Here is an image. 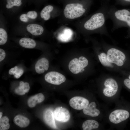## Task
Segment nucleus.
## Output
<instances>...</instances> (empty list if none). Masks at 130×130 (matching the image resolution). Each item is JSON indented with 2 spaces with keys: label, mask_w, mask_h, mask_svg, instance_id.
I'll return each mask as SVG.
<instances>
[{
  "label": "nucleus",
  "mask_w": 130,
  "mask_h": 130,
  "mask_svg": "<svg viewBox=\"0 0 130 130\" xmlns=\"http://www.w3.org/2000/svg\"><path fill=\"white\" fill-rule=\"evenodd\" d=\"M96 102H93L89 103L88 105L83 109L84 114L92 117H100L102 116V111L100 108L97 107Z\"/></svg>",
  "instance_id": "obj_10"
},
{
  "label": "nucleus",
  "mask_w": 130,
  "mask_h": 130,
  "mask_svg": "<svg viewBox=\"0 0 130 130\" xmlns=\"http://www.w3.org/2000/svg\"><path fill=\"white\" fill-rule=\"evenodd\" d=\"M99 59L101 64L103 66L110 67H113V66L108 60L107 55L104 53H102L98 55Z\"/></svg>",
  "instance_id": "obj_22"
},
{
  "label": "nucleus",
  "mask_w": 130,
  "mask_h": 130,
  "mask_svg": "<svg viewBox=\"0 0 130 130\" xmlns=\"http://www.w3.org/2000/svg\"><path fill=\"white\" fill-rule=\"evenodd\" d=\"M13 122L16 125L21 128H25L28 126L30 121L27 117L20 115L16 116L13 119Z\"/></svg>",
  "instance_id": "obj_17"
},
{
  "label": "nucleus",
  "mask_w": 130,
  "mask_h": 130,
  "mask_svg": "<svg viewBox=\"0 0 130 130\" xmlns=\"http://www.w3.org/2000/svg\"><path fill=\"white\" fill-rule=\"evenodd\" d=\"M104 87L100 92L101 95L104 99L112 100L117 98L119 93L118 84L113 78L106 79L104 83Z\"/></svg>",
  "instance_id": "obj_2"
},
{
  "label": "nucleus",
  "mask_w": 130,
  "mask_h": 130,
  "mask_svg": "<svg viewBox=\"0 0 130 130\" xmlns=\"http://www.w3.org/2000/svg\"><path fill=\"white\" fill-rule=\"evenodd\" d=\"M126 1L130 2V0H124Z\"/></svg>",
  "instance_id": "obj_31"
},
{
  "label": "nucleus",
  "mask_w": 130,
  "mask_h": 130,
  "mask_svg": "<svg viewBox=\"0 0 130 130\" xmlns=\"http://www.w3.org/2000/svg\"><path fill=\"white\" fill-rule=\"evenodd\" d=\"M45 98L44 95L41 93L32 96L28 100V105L30 107H34L37 104L40 103L43 101Z\"/></svg>",
  "instance_id": "obj_15"
},
{
  "label": "nucleus",
  "mask_w": 130,
  "mask_h": 130,
  "mask_svg": "<svg viewBox=\"0 0 130 130\" xmlns=\"http://www.w3.org/2000/svg\"><path fill=\"white\" fill-rule=\"evenodd\" d=\"M53 113L56 119L60 122H67L70 118V114L69 111L66 108L61 107L56 108Z\"/></svg>",
  "instance_id": "obj_9"
},
{
  "label": "nucleus",
  "mask_w": 130,
  "mask_h": 130,
  "mask_svg": "<svg viewBox=\"0 0 130 130\" xmlns=\"http://www.w3.org/2000/svg\"><path fill=\"white\" fill-rule=\"evenodd\" d=\"M101 125L97 121L94 120L89 119L83 123L82 127L83 130H91L100 128Z\"/></svg>",
  "instance_id": "obj_16"
},
{
  "label": "nucleus",
  "mask_w": 130,
  "mask_h": 130,
  "mask_svg": "<svg viewBox=\"0 0 130 130\" xmlns=\"http://www.w3.org/2000/svg\"><path fill=\"white\" fill-rule=\"evenodd\" d=\"M106 55L108 60L110 62L115 64L119 66L124 64L123 61L126 57L120 51L115 48H111L108 51Z\"/></svg>",
  "instance_id": "obj_6"
},
{
  "label": "nucleus",
  "mask_w": 130,
  "mask_h": 130,
  "mask_svg": "<svg viewBox=\"0 0 130 130\" xmlns=\"http://www.w3.org/2000/svg\"><path fill=\"white\" fill-rule=\"evenodd\" d=\"M116 18L118 20L126 23L130 27V12L125 9L119 10L114 13Z\"/></svg>",
  "instance_id": "obj_11"
},
{
  "label": "nucleus",
  "mask_w": 130,
  "mask_h": 130,
  "mask_svg": "<svg viewBox=\"0 0 130 130\" xmlns=\"http://www.w3.org/2000/svg\"><path fill=\"white\" fill-rule=\"evenodd\" d=\"M24 72L23 69L15 66L10 69L8 72L11 75H13L14 77L16 78H19L22 75Z\"/></svg>",
  "instance_id": "obj_21"
},
{
  "label": "nucleus",
  "mask_w": 130,
  "mask_h": 130,
  "mask_svg": "<svg viewBox=\"0 0 130 130\" xmlns=\"http://www.w3.org/2000/svg\"><path fill=\"white\" fill-rule=\"evenodd\" d=\"M37 16V13L36 11H31L21 15L19 17V19L21 22L27 23L30 20L36 19Z\"/></svg>",
  "instance_id": "obj_19"
},
{
  "label": "nucleus",
  "mask_w": 130,
  "mask_h": 130,
  "mask_svg": "<svg viewBox=\"0 0 130 130\" xmlns=\"http://www.w3.org/2000/svg\"><path fill=\"white\" fill-rule=\"evenodd\" d=\"M6 6L7 9L12 8L14 6H20L22 4V0H6Z\"/></svg>",
  "instance_id": "obj_24"
},
{
  "label": "nucleus",
  "mask_w": 130,
  "mask_h": 130,
  "mask_svg": "<svg viewBox=\"0 0 130 130\" xmlns=\"http://www.w3.org/2000/svg\"><path fill=\"white\" fill-rule=\"evenodd\" d=\"M49 63L48 60L45 58H42L37 61L35 66L36 72L38 74H41L47 71L49 68Z\"/></svg>",
  "instance_id": "obj_13"
},
{
  "label": "nucleus",
  "mask_w": 130,
  "mask_h": 130,
  "mask_svg": "<svg viewBox=\"0 0 130 130\" xmlns=\"http://www.w3.org/2000/svg\"><path fill=\"white\" fill-rule=\"evenodd\" d=\"M53 9V6L51 5H48L45 7L40 12L41 18L45 21L49 20L51 17L50 13Z\"/></svg>",
  "instance_id": "obj_20"
},
{
  "label": "nucleus",
  "mask_w": 130,
  "mask_h": 130,
  "mask_svg": "<svg viewBox=\"0 0 130 130\" xmlns=\"http://www.w3.org/2000/svg\"><path fill=\"white\" fill-rule=\"evenodd\" d=\"M7 33L3 28H0V45H1L5 44L7 41Z\"/></svg>",
  "instance_id": "obj_25"
},
{
  "label": "nucleus",
  "mask_w": 130,
  "mask_h": 130,
  "mask_svg": "<svg viewBox=\"0 0 130 130\" xmlns=\"http://www.w3.org/2000/svg\"><path fill=\"white\" fill-rule=\"evenodd\" d=\"M89 103V101L87 99L79 96H76L72 98L69 102L70 105L72 107L78 110L83 109Z\"/></svg>",
  "instance_id": "obj_8"
},
{
  "label": "nucleus",
  "mask_w": 130,
  "mask_h": 130,
  "mask_svg": "<svg viewBox=\"0 0 130 130\" xmlns=\"http://www.w3.org/2000/svg\"><path fill=\"white\" fill-rule=\"evenodd\" d=\"M45 79L47 82L56 85L60 84L66 80L65 77L63 75L55 71L50 72L46 74Z\"/></svg>",
  "instance_id": "obj_7"
},
{
  "label": "nucleus",
  "mask_w": 130,
  "mask_h": 130,
  "mask_svg": "<svg viewBox=\"0 0 130 130\" xmlns=\"http://www.w3.org/2000/svg\"><path fill=\"white\" fill-rule=\"evenodd\" d=\"M3 114L1 112H0V119H1L2 117V116Z\"/></svg>",
  "instance_id": "obj_30"
},
{
  "label": "nucleus",
  "mask_w": 130,
  "mask_h": 130,
  "mask_svg": "<svg viewBox=\"0 0 130 130\" xmlns=\"http://www.w3.org/2000/svg\"><path fill=\"white\" fill-rule=\"evenodd\" d=\"M24 83L23 81H21L19 83V86L16 88L15 90V92L18 95H25L26 92L24 90Z\"/></svg>",
  "instance_id": "obj_26"
},
{
  "label": "nucleus",
  "mask_w": 130,
  "mask_h": 130,
  "mask_svg": "<svg viewBox=\"0 0 130 130\" xmlns=\"http://www.w3.org/2000/svg\"><path fill=\"white\" fill-rule=\"evenodd\" d=\"M26 29L29 32L34 36L40 35L44 31V29L43 26L36 24H29L26 26Z\"/></svg>",
  "instance_id": "obj_14"
},
{
  "label": "nucleus",
  "mask_w": 130,
  "mask_h": 130,
  "mask_svg": "<svg viewBox=\"0 0 130 130\" xmlns=\"http://www.w3.org/2000/svg\"><path fill=\"white\" fill-rule=\"evenodd\" d=\"M6 56V53L5 51L1 48L0 49V61L3 60Z\"/></svg>",
  "instance_id": "obj_28"
},
{
  "label": "nucleus",
  "mask_w": 130,
  "mask_h": 130,
  "mask_svg": "<svg viewBox=\"0 0 130 130\" xmlns=\"http://www.w3.org/2000/svg\"><path fill=\"white\" fill-rule=\"evenodd\" d=\"M9 121V119L7 116H4L1 117L0 120V130H6L8 129L10 127Z\"/></svg>",
  "instance_id": "obj_23"
},
{
  "label": "nucleus",
  "mask_w": 130,
  "mask_h": 130,
  "mask_svg": "<svg viewBox=\"0 0 130 130\" xmlns=\"http://www.w3.org/2000/svg\"><path fill=\"white\" fill-rule=\"evenodd\" d=\"M53 112L51 110L48 109L44 112L43 118L46 124L50 127L56 129L57 127L55 121Z\"/></svg>",
  "instance_id": "obj_12"
},
{
  "label": "nucleus",
  "mask_w": 130,
  "mask_h": 130,
  "mask_svg": "<svg viewBox=\"0 0 130 130\" xmlns=\"http://www.w3.org/2000/svg\"><path fill=\"white\" fill-rule=\"evenodd\" d=\"M105 22L104 14L101 13H97L93 15L85 22L84 27L86 29L89 30H95L102 27Z\"/></svg>",
  "instance_id": "obj_4"
},
{
  "label": "nucleus",
  "mask_w": 130,
  "mask_h": 130,
  "mask_svg": "<svg viewBox=\"0 0 130 130\" xmlns=\"http://www.w3.org/2000/svg\"><path fill=\"white\" fill-rule=\"evenodd\" d=\"M128 79H129L130 80V75H129L128 76Z\"/></svg>",
  "instance_id": "obj_32"
},
{
  "label": "nucleus",
  "mask_w": 130,
  "mask_h": 130,
  "mask_svg": "<svg viewBox=\"0 0 130 130\" xmlns=\"http://www.w3.org/2000/svg\"><path fill=\"white\" fill-rule=\"evenodd\" d=\"M85 11V9L82 4L78 3H71L66 5L63 13L66 18L73 19L81 16Z\"/></svg>",
  "instance_id": "obj_3"
},
{
  "label": "nucleus",
  "mask_w": 130,
  "mask_h": 130,
  "mask_svg": "<svg viewBox=\"0 0 130 130\" xmlns=\"http://www.w3.org/2000/svg\"><path fill=\"white\" fill-rule=\"evenodd\" d=\"M123 83L125 86L130 92V80L128 78H126L124 80Z\"/></svg>",
  "instance_id": "obj_27"
},
{
  "label": "nucleus",
  "mask_w": 130,
  "mask_h": 130,
  "mask_svg": "<svg viewBox=\"0 0 130 130\" xmlns=\"http://www.w3.org/2000/svg\"><path fill=\"white\" fill-rule=\"evenodd\" d=\"M19 44L21 46L26 48L32 49L36 46L35 41L32 39L28 38H22L19 41Z\"/></svg>",
  "instance_id": "obj_18"
},
{
  "label": "nucleus",
  "mask_w": 130,
  "mask_h": 130,
  "mask_svg": "<svg viewBox=\"0 0 130 130\" xmlns=\"http://www.w3.org/2000/svg\"><path fill=\"white\" fill-rule=\"evenodd\" d=\"M88 61L86 58L83 56L79 59L75 58L69 62L68 67L70 70L74 74H77L84 70V68L88 65Z\"/></svg>",
  "instance_id": "obj_5"
},
{
  "label": "nucleus",
  "mask_w": 130,
  "mask_h": 130,
  "mask_svg": "<svg viewBox=\"0 0 130 130\" xmlns=\"http://www.w3.org/2000/svg\"><path fill=\"white\" fill-rule=\"evenodd\" d=\"M30 87L29 84L27 82H25L24 84V90L26 93L28 92L29 91Z\"/></svg>",
  "instance_id": "obj_29"
},
{
  "label": "nucleus",
  "mask_w": 130,
  "mask_h": 130,
  "mask_svg": "<svg viewBox=\"0 0 130 130\" xmlns=\"http://www.w3.org/2000/svg\"><path fill=\"white\" fill-rule=\"evenodd\" d=\"M120 104L107 115L108 121L113 125L125 126L130 119V103L124 101Z\"/></svg>",
  "instance_id": "obj_1"
}]
</instances>
